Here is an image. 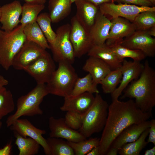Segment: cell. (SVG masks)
<instances>
[{
  "mask_svg": "<svg viewBox=\"0 0 155 155\" xmlns=\"http://www.w3.org/2000/svg\"><path fill=\"white\" fill-rule=\"evenodd\" d=\"M100 138L91 137L77 142L68 141L75 155H86L93 148L99 146Z\"/></svg>",
  "mask_w": 155,
  "mask_h": 155,
  "instance_id": "e575fe53",
  "label": "cell"
},
{
  "mask_svg": "<svg viewBox=\"0 0 155 155\" xmlns=\"http://www.w3.org/2000/svg\"><path fill=\"white\" fill-rule=\"evenodd\" d=\"M48 94L46 84H37L27 94L20 96L17 101L15 112L7 119V126L9 127L22 116L42 115L43 111L40 108V105L44 98Z\"/></svg>",
  "mask_w": 155,
  "mask_h": 155,
  "instance_id": "3957f363",
  "label": "cell"
},
{
  "mask_svg": "<svg viewBox=\"0 0 155 155\" xmlns=\"http://www.w3.org/2000/svg\"><path fill=\"white\" fill-rule=\"evenodd\" d=\"M15 144L19 151V155H35L39 152L40 145L33 139L24 137L14 133Z\"/></svg>",
  "mask_w": 155,
  "mask_h": 155,
  "instance_id": "484cf974",
  "label": "cell"
},
{
  "mask_svg": "<svg viewBox=\"0 0 155 155\" xmlns=\"http://www.w3.org/2000/svg\"><path fill=\"white\" fill-rule=\"evenodd\" d=\"M26 3L32 4H44L46 2V0H23Z\"/></svg>",
  "mask_w": 155,
  "mask_h": 155,
  "instance_id": "ee69618b",
  "label": "cell"
},
{
  "mask_svg": "<svg viewBox=\"0 0 155 155\" xmlns=\"http://www.w3.org/2000/svg\"><path fill=\"white\" fill-rule=\"evenodd\" d=\"M91 2L97 6H98L100 5L106 3L115 2L116 0H87Z\"/></svg>",
  "mask_w": 155,
  "mask_h": 155,
  "instance_id": "60d3db41",
  "label": "cell"
},
{
  "mask_svg": "<svg viewBox=\"0 0 155 155\" xmlns=\"http://www.w3.org/2000/svg\"><path fill=\"white\" fill-rule=\"evenodd\" d=\"M152 113H144L137 108L132 99L125 101L118 99L109 105L106 122L100 138V155H105L115 139L125 128L148 120Z\"/></svg>",
  "mask_w": 155,
  "mask_h": 155,
  "instance_id": "6da1fadb",
  "label": "cell"
},
{
  "mask_svg": "<svg viewBox=\"0 0 155 155\" xmlns=\"http://www.w3.org/2000/svg\"><path fill=\"white\" fill-rule=\"evenodd\" d=\"M94 101L84 113L82 124L79 130L87 138L102 131L108 115L109 105L99 93L95 94Z\"/></svg>",
  "mask_w": 155,
  "mask_h": 155,
  "instance_id": "277c9868",
  "label": "cell"
},
{
  "mask_svg": "<svg viewBox=\"0 0 155 155\" xmlns=\"http://www.w3.org/2000/svg\"><path fill=\"white\" fill-rule=\"evenodd\" d=\"M15 104L11 92L5 87L0 88V121L14 110Z\"/></svg>",
  "mask_w": 155,
  "mask_h": 155,
  "instance_id": "d6a6232c",
  "label": "cell"
},
{
  "mask_svg": "<svg viewBox=\"0 0 155 155\" xmlns=\"http://www.w3.org/2000/svg\"><path fill=\"white\" fill-rule=\"evenodd\" d=\"M121 42L115 43L108 46L122 61L124 58L127 57L131 58L134 61H140L146 57L141 51L124 47L121 45Z\"/></svg>",
  "mask_w": 155,
  "mask_h": 155,
  "instance_id": "f546056e",
  "label": "cell"
},
{
  "mask_svg": "<svg viewBox=\"0 0 155 155\" xmlns=\"http://www.w3.org/2000/svg\"><path fill=\"white\" fill-rule=\"evenodd\" d=\"M119 150L117 149L110 147L106 155H117L118 153Z\"/></svg>",
  "mask_w": 155,
  "mask_h": 155,
  "instance_id": "7bdbcfd3",
  "label": "cell"
},
{
  "mask_svg": "<svg viewBox=\"0 0 155 155\" xmlns=\"http://www.w3.org/2000/svg\"><path fill=\"white\" fill-rule=\"evenodd\" d=\"M86 155H100L99 146L93 148Z\"/></svg>",
  "mask_w": 155,
  "mask_h": 155,
  "instance_id": "b9f144b4",
  "label": "cell"
},
{
  "mask_svg": "<svg viewBox=\"0 0 155 155\" xmlns=\"http://www.w3.org/2000/svg\"><path fill=\"white\" fill-rule=\"evenodd\" d=\"M95 96L93 94L86 92L74 96H68L64 98L62 106L60 107L62 111H73L84 114L92 104Z\"/></svg>",
  "mask_w": 155,
  "mask_h": 155,
  "instance_id": "d6986e66",
  "label": "cell"
},
{
  "mask_svg": "<svg viewBox=\"0 0 155 155\" xmlns=\"http://www.w3.org/2000/svg\"><path fill=\"white\" fill-rule=\"evenodd\" d=\"M149 0L154 6L155 5V0Z\"/></svg>",
  "mask_w": 155,
  "mask_h": 155,
  "instance_id": "c3c4849f",
  "label": "cell"
},
{
  "mask_svg": "<svg viewBox=\"0 0 155 155\" xmlns=\"http://www.w3.org/2000/svg\"><path fill=\"white\" fill-rule=\"evenodd\" d=\"M69 38L75 57L80 58L87 54L94 45L89 30L78 21L75 16L71 20Z\"/></svg>",
  "mask_w": 155,
  "mask_h": 155,
  "instance_id": "9c48e42d",
  "label": "cell"
},
{
  "mask_svg": "<svg viewBox=\"0 0 155 155\" xmlns=\"http://www.w3.org/2000/svg\"><path fill=\"white\" fill-rule=\"evenodd\" d=\"M89 56L98 58L106 63L112 70L121 68L122 61L105 43L94 44L87 53Z\"/></svg>",
  "mask_w": 155,
  "mask_h": 155,
  "instance_id": "44dd1931",
  "label": "cell"
},
{
  "mask_svg": "<svg viewBox=\"0 0 155 155\" xmlns=\"http://www.w3.org/2000/svg\"><path fill=\"white\" fill-rule=\"evenodd\" d=\"M75 15L78 21L89 30L99 11L98 7L87 0H76Z\"/></svg>",
  "mask_w": 155,
  "mask_h": 155,
  "instance_id": "ffe728a7",
  "label": "cell"
},
{
  "mask_svg": "<svg viewBox=\"0 0 155 155\" xmlns=\"http://www.w3.org/2000/svg\"><path fill=\"white\" fill-rule=\"evenodd\" d=\"M23 31L26 40L33 42L45 49H50L49 44L36 22L24 26Z\"/></svg>",
  "mask_w": 155,
  "mask_h": 155,
  "instance_id": "d4e9b609",
  "label": "cell"
},
{
  "mask_svg": "<svg viewBox=\"0 0 155 155\" xmlns=\"http://www.w3.org/2000/svg\"><path fill=\"white\" fill-rule=\"evenodd\" d=\"M66 112L64 118L65 123L71 129L79 130L82 126L84 113L73 111Z\"/></svg>",
  "mask_w": 155,
  "mask_h": 155,
  "instance_id": "8d00e7d4",
  "label": "cell"
},
{
  "mask_svg": "<svg viewBox=\"0 0 155 155\" xmlns=\"http://www.w3.org/2000/svg\"><path fill=\"white\" fill-rule=\"evenodd\" d=\"M144 68L140 61H127L124 59L121 68L122 77L118 87L111 94L112 100L118 99L129 84L139 77Z\"/></svg>",
  "mask_w": 155,
  "mask_h": 155,
  "instance_id": "5bb4252c",
  "label": "cell"
},
{
  "mask_svg": "<svg viewBox=\"0 0 155 155\" xmlns=\"http://www.w3.org/2000/svg\"><path fill=\"white\" fill-rule=\"evenodd\" d=\"M72 64L65 61L58 62L57 69L46 84L49 94L64 98L70 95L78 78Z\"/></svg>",
  "mask_w": 155,
  "mask_h": 155,
  "instance_id": "5b68a950",
  "label": "cell"
},
{
  "mask_svg": "<svg viewBox=\"0 0 155 155\" xmlns=\"http://www.w3.org/2000/svg\"><path fill=\"white\" fill-rule=\"evenodd\" d=\"M71 0H49L48 9L52 23H57L61 21L70 13Z\"/></svg>",
  "mask_w": 155,
  "mask_h": 155,
  "instance_id": "cb8c5ba5",
  "label": "cell"
},
{
  "mask_svg": "<svg viewBox=\"0 0 155 155\" xmlns=\"http://www.w3.org/2000/svg\"><path fill=\"white\" fill-rule=\"evenodd\" d=\"M51 155H74V152L67 141L50 137L46 139Z\"/></svg>",
  "mask_w": 155,
  "mask_h": 155,
  "instance_id": "4dcf8cb0",
  "label": "cell"
},
{
  "mask_svg": "<svg viewBox=\"0 0 155 155\" xmlns=\"http://www.w3.org/2000/svg\"><path fill=\"white\" fill-rule=\"evenodd\" d=\"M99 12L110 20L117 17L125 18L132 22L140 13L146 11H155V7L140 6L134 5L114 2L103 3L98 6Z\"/></svg>",
  "mask_w": 155,
  "mask_h": 155,
  "instance_id": "ba28073f",
  "label": "cell"
},
{
  "mask_svg": "<svg viewBox=\"0 0 155 155\" xmlns=\"http://www.w3.org/2000/svg\"><path fill=\"white\" fill-rule=\"evenodd\" d=\"M2 125V122L0 121V128L1 127Z\"/></svg>",
  "mask_w": 155,
  "mask_h": 155,
  "instance_id": "681fc988",
  "label": "cell"
},
{
  "mask_svg": "<svg viewBox=\"0 0 155 155\" xmlns=\"http://www.w3.org/2000/svg\"><path fill=\"white\" fill-rule=\"evenodd\" d=\"M46 51L37 44L26 40L15 57L12 66L17 70H23Z\"/></svg>",
  "mask_w": 155,
  "mask_h": 155,
  "instance_id": "4fadbf2b",
  "label": "cell"
},
{
  "mask_svg": "<svg viewBox=\"0 0 155 155\" xmlns=\"http://www.w3.org/2000/svg\"><path fill=\"white\" fill-rule=\"evenodd\" d=\"M36 22L49 44L52 43L56 38V34L51 27L52 21L49 13H40L38 15Z\"/></svg>",
  "mask_w": 155,
  "mask_h": 155,
  "instance_id": "d590c367",
  "label": "cell"
},
{
  "mask_svg": "<svg viewBox=\"0 0 155 155\" xmlns=\"http://www.w3.org/2000/svg\"><path fill=\"white\" fill-rule=\"evenodd\" d=\"M24 26L18 25L12 31H0V65L7 70L26 40Z\"/></svg>",
  "mask_w": 155,
  "mask_h": 155,
  "instance_id": "8992f818",
  "label": "cell"
},
{
  "mask_svg": "<svg viewBox=\"0 0 155 155\" xmlns=\"http://www.w3.org/2000/svg\"><path fill=\"white\" fill-rule=\"evenodd\" d=\"M76 0H71V3H74L75 1H76Z\"/></svg>",
  "mask_w": 155,
  "mask_h": 155,
  "instance_id": "f907efd6",
  "label": "cell"
},
{
  "mask_svg": "<svg viewBox=\"0 0 155 155\" xmlns=\"http://www.w3.org/2000/svg\"><path fill=\"white\" fill-rule=\"evenodd\" d=\"M12 145L11 142L8 143L3 148L0 149V155H10L11 154Z\"/></svg>",
  "mask_w": 155,
  "mask_h": 155,
  "instance_id": "ab89813d",
  "label": "cell"
},
{
  "mask_svg": "<svg viewBox=\"0 0 155 155\" xmlns=\"http://www.w3.org/2000/svg\"><path fill=\"white\" fill-rule=\"evenodd\" d=\"M131 82L123 91L121 98H134L137 108L144 113H152L155 106V70L148 60L139 78Z\"/></svg>",
  "mask_w": 155,
  "mask_h": 155,
  "instance_id": "7a4b0ae2",
  "label": "cell"
},
{
  "mask_svg": "<svg viewBox=\"0 0 155 155\" xmlns=\"http://www.w3.org/2000/svg\"><path fill=\"white\" fill-rule=\"evenodd\" d=\"M82 69L90 75L94 83L97 85L112 70L103 61L92 56H89Z\"/></svg>",
  "mask_w": 155,
  "mask_h": 155,
  "instance_id": "603a6c76",
  "label": "cell"
},
{
  "mask_svg": "<svg viewBox=\"0 0 155 155\" xmlns=\"http://www.w3.org/2000/svg\"><path fill=\"white\" fill-rule=\"evenodd\" d=\"M155 154V146L152 148L146 150L144 155H154Z\"/></svg>",
  "mask_w": 155,
  "mask_h": 155,
  "instance_id": "bcb514c9",
  "label": "cell"
},
{
  "mask_svg": "<svg viewBox=\"0 0 155 155\" xmlns=\"http://www.w3.org/2000/svg\"><path fill=\"white\" fill-rule=\"evenodd\" d=\"M150 121L131 125L124 129L115 139L110 147L119 150L124 144L137 140L142 134L149 127Z\"/></svg>",
  "mask_w": 155,
  "mask_h": 155,
  "instance_id": "ac0fdd59",
  "label": "cell"
},
{
  "mask_svg": "<svg viewBox=\"0 0 155 155\" xmlns=\"http://www.w3.org/2000/svg\"><path fill=\"white\" fill-rule=\"evenodd\" d=\"M148 135L147 141L148 143H152L155 145V120L154 119L150 121Z\"/></svg>",
  "mask_w": 155,
  "mask_h": 155,
  "instance_id": "f35d334b",
  "label": "cell"
},
{
  "mask_svg": "<svg viewBox=\"0 0 155 155\" xmlns=\"http://www.w3.org/2000/svg\"><path fill=\"white\" fill-rule=\"evenodd\" d=\"M1 6H0V16H1ZM1 30L0 29V31Z\"/></svg>",
  "mask_w": 155,
  "mask_h": 155,
  "instance_id": "816d5d0a",
  "label": "cell"
},
{
  "mask_svg": "<svg viewBox=\"0 0 155 155\" xmlns=\"http://www.w3.org/2000/svg\"><path fill=\"white\" fill-rule=\"evenodd\" d=\"M135 30H146L155 26V11H146L139 13L132 22Z\"/></svg>",
  "mask_w": 155,
  "mask_h": 155,
  "instance_id": "836d02e7",
  "label": "cell"
},
{
  "mask_svg": "<svg viewBox=\"0 0 155 155\" xmlns=\"http://www.w3.org/2000/svg\"><path fill=\"white\" fill-rule=\"evenodd\" d=\"M70 24L63 25L57 29L56 38L51 44L50 49L53 59L58 63L65 61L72 64L75 58L73 49L69 38Z\"/></svg>",
  "mask_w": 155,
  "mask_h": 155,
  "instance_id": "52a82bcc",
  "label": "cell"
},
{
  "mask_svg": "<svg viewBox=\"0 0 155 155\" xmlns=\"http://www.w3.org/2000/svg\"><path fill=\"white\" fill-rule=\"evenodd\" d=\"M9 83L8 81L0 74V88L5 87Z\"/></svg>",
  "mask_w": 155,
  "mask_h": 155,
  "instance_id": "f6af8a7d",
  "label": "cell"
},
{
  "mask_svg": "<svg viewBox=\"0 0 155 155\" xmlns=\"http://www.w3.org/2000/svg\"><path fill=\"white\" fill-rule=\"evenodd\" d=\"M49 125L50 137L64 139L67 141L73 142H77L87 139L79 131L68 127L63 118L50 117Z\"/></svg>",
  "mask_w": 155,
  "mask_h": 155,
  "instance_id": "9a60e30c",
  "label": "cell"
},
{
  "mask_svg": "<svg viewBox=\"0 0 155 155\" xmlns=\"http://www.w3.org/2000/svg\"><path fill=\"white\" fill-rule=\"evenodd\" d=\"M149 128L135 141L125 144L119 150L120 155H139L141 151L148 144L146 139L148 135Z\"/></svg>",
  "mask_w": 155,
  "mask_h": 155,
  "instance_id": "f1b7e54d",
  "label": "cell"
},
{
  "mask_svg": "<svg viewBox=\"0 0 155 155\" xmlns=\"http://www.w3.org/2000/svg\"><path fill=\"white\" fill-rule=\"evenodd\" d=\"M44 7V4L24 3L22 6L20 24L24 26L36 22L38 15Z\"/></svg>",
  "mask_w": 155,
  "mask_h": 155,
  "instance_id": "83f0119b",
  "label": "cell"
},
{
  "mask_svg": "<svg viewBox=\"0 0 155 155\" xmlns=\"http://www.w3.org/2000/svg\"><path fill=\"white\" fill-rule=\"evenodd\" d=\"M22 9L20 2L16 0L1 6L0 22L2 30L11 31L18 25Z\"/></svg>",
  "mask_w": 155,
  "mask_h": 155,
  "instance_id": "2e32d148",
  "label": "cell"
},
{
  "mask_svg": "<svg viewBox=\"0 0 155 155\" xmlns=\"http://www.w3.org/2000/svg\"><path fill=\"white\" fill-rule=\"evenodd\" d=\"M111 25V20L99 11L94 22L89 30L94 44L105 43Z\"/></svg>",
  "mask_w": 155,
  "mask_h": 155,
  "instance_id": "7402d4cb",
  "label": "cell"
},
{
  "mask_svg": "<svg viewBox=\"0 0 155 155\" xmlns=\"http://www.w3.org/2000/svg\"><path fill=\"white\" fill-rule=\"evenodd\" d=\"M120 44L125 47L141 51L146 57H154L155 55V38L146 30H135L124 38Z\"/></svg>",
  "mask_w": 155,
  "mask_h": 155,
  "instance_id": "8fae6325",
  "label": "cell"
},
{
  "mask_svg": "<svg viewBox=\"0 0 155 155\" xmlns=\"http://www.w3.org/2000/svg\"><path fill=\"white\" fill-rule=\"evenodd\" d=\"M97 86L94 83L91 75L88 73L83 77L77 78L69 96H74L86 92L99 93Z\"/></svg>",
  "mask_w": 155,
  "mask_h": 155,
  "instance_id": "4316f807",
  "label": "cell"
},
{
  "mask_svg": "<svg viewBox=\"0 0 155 155\" xmlns=\"http://www.w3.org/2000/svg\"><path fill=\"white\" fill-rule=\"evenodd\" d=\"M122 75L121 68L110 72L100 83L103 92L106 94L113 93L119 84Z\"/></svg>",
  "mask_w": 155,
  "mask_h": 155,
  "instance_id": "1f68e13d",
  "label": "cell"
},
{
  "mask_svg": "<svg viewBox=\"0 0 155 155\" xmlns=\"http://www.w3.org/2000/svg\"><path fill=\"white\" fill-rule=\"evenodd\" d=\"M9 127L14 133L34 140L42 147L46 155H51L46 140L42 136L46 133L45 130L36 128L26 119H18Z\"/></svg>",
  "mask_w": 155,
  "mask_h": 155,
  "instance_id": "7c38bea8",
  "label": "cell"
},
{
  "mask_svg": "<svg viewBox=\"0 0 155 155\" xmlns=\"http://www.w3.org/2000/svg\"><path fill=\"white\" fill-rule=\"evenodd\" d=\"M148 33L152 36H155V26L146 30Z\"/></svg>",
  "mask_w": 155,
  "mask_h": 155,
  "instance_id": "7dc6e473",
  "label": "cell"
},
{
  "mask_svg": "<svg viewBox=\"0 0 155 155\" xmlns=\"http://www.w3.org/2000/svg\"><path fill=\"white\" fill-rule=\"evenodd\" d=\"M54 60L50 54L45 53L24 68L37 84H46L56 70Z\"/></svg>",
  "mask_w": 155,
  "mask_h": 155,
  "instance_id": "30bf717a",
  "label": "cell"
},
{
  "mask_svg": "<svg viewBox=\"0 0 155 155\" xmlns=\"http://www.w3.org/2000/svg\"><path fill=\"white\" fill-rule=\"evenodd\" d=\"M111 20V25L107 39L105 42L108 45L121 42L124 38L135 31L133 23L125 18L119 17Z\"/></svg>",
  "mask_w": 155,
  "mask_h": 155,
  "instance_id": "e0dca14e",
  "label": "cell"
},
{
  "mask_svg": "<svg viewBox=\"0 0 155 155\" xmlns=\"http://www.w3.org/2000/svg\"><path fill=\"white\" fill-rule=\"evenodd\" d=\"M115 2L119 3L134 5L140 6H154L148 0H116Z\"/></svg>",
  "mask_w": 155,
  "mask_h": 155,
  "instance_id": "74e56055",
  "label": "cell"
}]
</instances>
